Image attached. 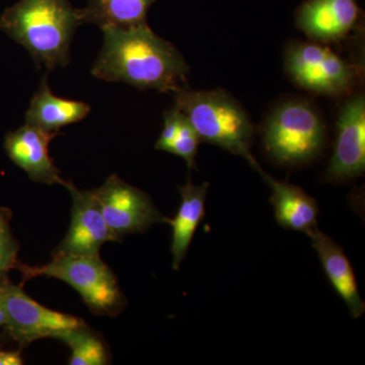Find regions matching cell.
I'll use <instances>...</instances> for the list:
<instances>
[{
  "label": "cell",
  "mask_w": 365,
  "mask_h": 365,
  "mask_svg": "<svg viewBox=\"0 0 365 365\" xmlns=\"http://www.w3.org/2000/svg\"><path fill=\"white\" fill-rule=\"evenodd\" d=\"M102 31L104 43L91 69L96 78L160 93L186 88L188 64L177 48L153 32L148 23Z\"/></svg>",
  "instance_id": "cell-1"
},
{
  "label": "cell",
  "mask_w": 365,
  "mask_h": 365,
  "mask_svg": "<svg viewBox=\"0 0 365 365\" xmlns=\"http://www.w3.org/2000/svg\"><path fill=\"white\" fill-rule=\"evenodd\" d=\"M81 25L69 0H20L0 18V30L48 71L68 66L72 37Z\"/></svg>",
  "instance_id": "cell-2"
},
{
  "label": "cell",
  "mask_w": 365,
  "mask_h": 365,
  "mask_svg": "<svg viewBox=\"0 0 365 365\" xmlns=\"http://www.w3.org/2000/svg\"><path fill=\"white\" fill-rule=\"evenodd\" d=\"M175 107L187 117L200 141L244 158L257 172L263 173L251 153L253 126L248 115L225 91H190L174 93Z\"/></svg>",
  "instance_id": "cell-3"
},
{
  "label": "cell",
  "mask_w": 365,
  "mask_h": 365,
  "mask_svg": "<svg viewBox=\"0 0 365 365\" xmlns=\"http://www.w3.org/2000/svg\"><path fill=\"white\" fill-rule=\"evenodd\" d=\"M25 279L46 276L64 281L81 294L91 312L100 316H116L126 304L116 275L100 255L54 254L46 265L19 266Z\"/></svg>",
  "instance_id": "cell-4"
},
{
  "label": "cell",
  "mask_w": 365,
  "mask_h": 365,
  "mask_svg": "<svg viewBox=\"0 0 365 365\" xmlns=\"http://www.w3.org/2000/svg\"><path fill=\"white\" fill-rule=\"evenodd\" d=\"M263 141L271 157L282 163L313 160L325 143V126L313 108L304 102L285 103L269 118Z\"/></svg>",
  "instance_id": "cell-5"
},
{
  "label": "cell",
  "mask_w": 365,
  "mask_h": 365,
  "mask_svg": "<svg viewBox=\"0 0 365 365\" xmlns=\"http://www.w3.org/2000/svg\"><path fill=\"white\" fill-rule=\"evenodd\" d=\"M0 304L6 313L7 330L21 346L43 338L58 339L69 331L86 326L83 319L40 304L16 285H0Z\"/></svg>",
  "instance_id": "cell-6"
},
{
  "label": "cell",
  "mask_w": 365,
  "mask_h": 365,
  "mask_svg": "<svg viewBox=\"0 0 365 365\" xmlns=\"http://www.w3.org/2000/svg\"><path fill=\"white\" fill-rule=\"evenodd\" d=\"M106 222L114 234L123 235L144 232L155 223H168L148 194L111 175L100 188L91 190Z\"/></svg>",
  "instance_id": "cell-7"
},
{
  "label": "cell",
  "mask_w": 365,
  "mask_h": 365,
  "mask_svg": "<svg viewBox=\"0 0 365 365\" xmlns=\"http://www.w3.org/2000/svg\"><path fill=\"white\" fill-rule=\"evenodd\" d=\"M285 66L297 85L321 95H339L354 83L352 66L332 50L299 43L288 48Z\"/></svg>",
  "instance_id": "cell-8"
},
{
  "label": "cell",
  "mask_w": 365,
  "mask_h": 365,
  "mask_svg": "<svg viewBox=\"0 0 365 365\" xmlns=\"http://www.w3.org/2000/svg\"><path fill=\"white\" fill-rule=\"evenodd\" d=\"M365 170V98L356 95L345 103L337 121V136L327 178L344 181Z\"/></svg>",
  "instance_id": "cell-9"
},
{
  "label": "cell",
  "mask_w": 365,
  "mask_h": 365,
  "mask_svg": "<svg viewBox=\"0 0 365 365\" xmlns=\"http://www.w3.org/2000/svg\"><path fill=\"white\" fill-rule=\"evenodd\" d=\"M72 196L71 222L54 254L100 255L106 242L120 241L106 222L93 192L81 191L68 182Z\"/></svg>",
  "instance_id": "cell-10"
},
{
  "label": "cell",
  "mask_w": 365,
  "mask_h": 365,
  "mask_svg": "<svg viewBox=\"0 0 365 365\" xmlns=\"http://www.w3.org/2000/svg\"><path fill=\"white\" fill-rule=\"evenodd\" d=\"M59 133H51L26 124L6 137V150L9 158L23 169L35 182L66 187L61 172L49 155V144Z\"/></svg>",
  "instance_id": "cell-11"
},
{
  "label": "cell",
  "mask_w": 365,
  "mask_h": 365,
  "mask_svg": "<svg viewBox=\"0 0 365 365\" xmlns=\"http://www.w3.org/2000/svg\"><path fill=\"white\" fill-rule=\"evenodd\" d=\"M355 0H309L297 14V25L311 38L332 42L345 37L359 20Z\"/></svg>",
  "instance_id": "cell-12"
},
{
  "label": "cell",
  "mask_w": 365,
  "mask_h": 365,
  "mask_svg": "<svg viewBox=\"0 0 365 365\" xmlns=\"http://www.w3.org/2000/svg\"><path fill=\"white\" fill-rule=\"evenodd\" d=\"M306 234L311 239L336 294L345 302L353 318H360L364 314L365 304L359 294L354 270L344 251L318 227L309 230Z\"/></svg>",
  "instance_id": "cell-13"
},
{
  "label": "cell",
  "mask_w": 365,
  "mask_h": 365,
  "mask_svg": "<svg viewBox=\"0 0 365 365\" xmlns=\"http://www.w3.org/2000/svg\"><path fill=\"white\" fill-rule=\"evenodd\" d=\"M209 184L194 185L188 180L186 185L180 187L181 204L174 220H168L172 227L173 269L179 270L182 260L186 257L197 228L203 222L205 216V202Z\"/></svg>",
  "instance_id": "cell-14"
},
{
  "label": "cell",
  "mask_w": 365,
  "mask_h": 365,
  "mask_svg": "<svg viewBox=\"0 0 365 365\" xmlns=\"http://www.w3.org/2000/svg\"><path fill=\"white\" fill-rule=\"evenodd\" d=\"M90 112L91 106L86 103L55 96L48 85L47 76H44L31 100L26 124L51 133H59L60 129L78 123Z\"/></svg>",
  "instance_id": "cell-15"
},
{
  "label": "cell",
  "mask_w": 365,
  "mask_h": 365,
  "mask_svg": "<svg viewBox=\"0 0 365 365\" xmlns=\"http://www.w3.org/2000/svg\"><path fill=\"white\" fill-rule=\"evenodd\" d=\"M261 175L272 191L270 201L278 225L300 232L317 227L319 207L313 197L299 187L278 181L265 172Z\"/></svg>",
  "instance_id": "cell-16"
},
{
  "label": "cell",
  "mask_w": 365,
  "mask_h": 365,
  "mask_svg": "<svg viewBox=\"0 0 365 365\" xmlns=\"http://www.w3.org/2000/svg\"><path fill=\"white\" fill-rule=\"evenodd\" d=\"M157 0H90L78 9L83 24H93L101 30L127 28L146 23L148 11Z\"/></svg>",
  "instance_id": "cell-17"
},
{
  "label": "cell",
  "mask_w": 365,
  "mask_h": 365,
  "mask_svg": "<svg viewBox=\"0 0 365 365\" xmlns=\"http://www.w3.org/2000/svg\"><path fill=\"white\" fill-rule=\"evenodd\" d=\"M71 350V365H106L110 364L109 353L103 340L88 326L69 331L60 336Z\"/></svg>",
  "instance_id": "cell-18"
},
{
  "label": "cell",
  "mask_w": 365,
  "mask_h": 365,
  "mask_svg": "<svg viewBox=\"0 0 365 365\" xmlns=\"http://www.w3.org/2000/svg\"><path fill=\"white\" fill-rule=\"evenodd\" d=\"M199 143H200V138L197 135L195 129L182 113L179 130L170 153L184 158L189 170L196 169L195 158Z\"/></svg>",
  "instance_id": "cell-19"
},
{
  "label": "cell",
  "mask_w": 365,
  "mask_h": 365,
  "mask_svg": "<svg viewBox=\"0 0 365 365\" xmlns=\"http://www.w3.org/2000/svg\"><path fill=\"white\" fill-rule=\"evenodd\" d=\"M19 245L14 240L6 216L0 211V276L18 267Z\"/></svg>",
  "instance_id": "cell-20"
},
{
  "label": "cell",
  "mask_w": 365,
  "mask_h": 365,
  "mask_svg": "<svg viewBox=\"0 0 365 365\" xmlns=\"http://www.w3.org/2000/svg\"><path fill=\"white\" fill-rule=\"evenodd\" d=\"M163 118H165V122H163V131L158 137L157 143H155V148L158 150L170 153L173 143L176 138L178 130H179L182 112L174 106L173 109L165 113V117Z\"/></svg>",
  "instance_id": "cell-21"
},
{
  "label": "cell",
  "mask_w": 365,
  "mask_h": 365,
  "mask_svg": "<svg viewBox=\"0 0 365 365\" xmlns=\"http://www.w3.org/2000/svg\"><path fill=\"white\" fill-rule=\"evenodd\" d=\"M23 364L20 352L0 350V365H21Z\"/></svg>",
  "instance_id": "cell-22"
},
{
  "label": "cell",
  "mask_w": 365,
  "mask_h": 365,
  "mask_svg": "<svg viewBox=\"0 0 365 365\" xmlns=\"http://www.w3.org/2000/svg\"><path fill=\"white\" fill-rule=\"evenodd\" d=\"M6 313H4V307H2L1 304H0V326H6Z\"/></svg>",
  "instance_id": "cell-23"
}]
</instances>
